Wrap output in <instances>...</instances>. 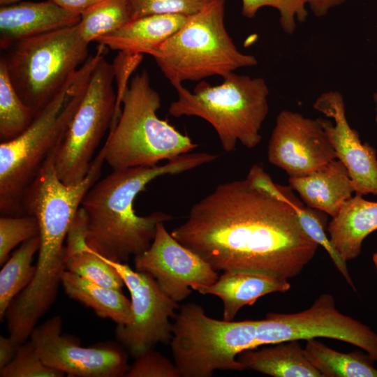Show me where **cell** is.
Wrapping results in <instances>:
<instances>
[{
	"label": "cell",
	"instance_id": "5b68a950",
	"mask_svg": "<svg viewBox=\"0 0 377 377\" xmlns=\"http://www.w3.org/2000/svg\"><path fill=\"white\" fill-rule=\"evenodd\" d=\"M219 85L200 81L193 91L175 86L177 99L168 112L175 117L195 116L216 131L223 149H235L237 141L252 149L260 142V131L269 112V90L262 77L232 72Z\"/></svg>",
	"mask_w": 377,
	"mask_h": 377
},
{
	"label": "cell",
	"instance_id": "d4e9b609",
	"mask_svg": "<svg viewBox=\"0 0 377 377\" xmlns=\"http://www.w3.org/2000/svg\"><path fill=\"white\" fill-rule=\"evenodd\" d=\"M40 236L31 238L15 251L0 272V319L5 318L6 312L12 300L33 280L36 265H32L35 253L40 247Z\"/></svg>",
	"mask_w": 377,
	"mask_h": 377
},
{
	"label": "cell",
	"instance_id": "d6986e66",
	"mask_svg": "<svg viewBox=\"0 0 377 377\" xmlns=\"http://www.w3.org/2000/svg\"><path fill=\"white\" fill-rule=\"evenodd\" d=\"M188 17L181 14L146 15L131 20L96 42L128 54H150L177 31Z\"/></svg>",
	"mask_w": 377,
	"mask_h": 377
},
{
	"label": "cell",
	"instance_id": "277c9868",
	"mask_svg": "<svg viewBox=\"0 0 377 377\" xmlns=\"http://www.w3.org/2000/svg\"><path fill=\"white\" fill-rule=\"evenodd\" d=\"M161 105L144 70L130 80L121 111L104 144L105 161L113 170L156 165L190 153L198 147L166 120L157 116Z\"/></svg>",
	"mask_w": 377,
	"mask_h": 377
},
{
	"label": "cell",
	"instance_id": "484cf974",
	"mask_svg": "<svg viewBox=\"0 0 377 377\" xmlns=\"http://www.w3.org/2000/svg\"><path fill=\"white\" fill-rule=\"evenodd\" d=\"M133 19L131 0H102L80 15L77 26L82 38L90 43L118 30Z\"/></svg>",
	"mask_w": 377,
	"mask_h": 377
},
{
	"label": "cell",
	"instance_id": "2e32d148",
	"mask_svg": "<svg viewBox=\"0 0 377 377\" xmlns=\"http://www.w3.org/2000/svg\"><path fill=\"white\" fill-rule=\"evenodd\" d=\"M80 14L51 0L23 1L0 8V48L12 43L77 24Z\"/></svg>",
	"mask_w": 377,
	"mask_h": 377
},
{
	"label": "cell",
	"instance_id": "836d02e7",
	"mask_svg": "<svg viewBox=\"0 0 377 377\" xmlns=\"http://www.w3.org/2000/svg\"><path fill=\"white\" fill-rule=\"evenodd\" d=\"M21 344L10 335L0 336V369L12 360Z\"/></svg>",
	"mask_w": 377,
	"mask_h": 377
},
{
	"label": "cell",
	"instance_id": "44dd1931",
	"mask_svg": "<svg viewBox=\"0 0 377 377\" xmlns=\"http://www.w3.org/2000/svg\"><path fill=\"white\" fill-rule=\"evenodd\" d=\"M86 221L81 208L66 237V270L103 286L122 289L124 283L117 271L85 242Z\"/></svg>",
	"mask_w": 377,
	"mask_h": 377
},
{
	"label": "cell",
	"instance_id": "9a60e30c",
	"mask_svg": "<svg viewBox=\"0 0 377 377\" xmlns=\"http://www.w3.org/2000/svg\"><path fill=\"white\" fill-rule=\"evenodd\" d=\"M313 108L326 117L323 124L335 151L336 158L347 168L355 195H377V157L376 149L362 143L358 133L350 127L341 94L330 91L320 94Z\"/></svg>",
	"mask_w": 377,
	"mask_h": 377
},
{
	"label": "cell",
	"instance_id": "83f0119b",
	"mask_svg": "<svg viewBox=\"0 0 377 377\" xmlns=\"http://www.w3.org/2000/svg\"><path fill=\"white\" fill-rule=\"evenodd\" d=\"M287 200L294 208L299 223L306 235L327 251L347 283L354 291H356V288L348 269L347 262L332 246L329 236L326 234L325 225L327 214L320 210L304 206V203L295 195L290 186L287 192Z\"/></svg>",
	"mask_w": 377,
	"mask_h": 377
},
{
	"label": "cell",
	"instance_id": "ffe728a7",
	"mask_svg": "<svg viewBox=\"0 0 377 377\" xmlns=\"http://www.w3.org/2000/svg\"><path fill=\"white\" fill-rule=\"evenodd\" d=\"M376 230L377 202L359 195L344 202L327 228L332 246L346 262L358 257L363 241Z\"/></svg>",
	"mask_w": 377,
	"mask_h": 377
},
{
	"label": "cell",
	"instance_id": "7402d4cb",
	"mask_svg": "<svg viewBox=\"0 0 377 377\" xmlns=\"http://www.w3.org/2000/svg\"><path fill=\"white\" fill-rule=\"evenodd\" d=\"M274 345L260 350H244L239 354L238 360L245 369L273 377H323L307 359L299 341Z\"/></svg>",
	"mask_w": 377,
	"mask_h": 377
},
{
	"label": "cell",
	"instance_id": "ba28073f",
	"mask_svg": "<svg viewBox=\"0 0 377 377\" xmlns=\"http://www.w3.org/2000/svg\"><path fill=\"white\" fill-rule=\"evenodd\" d=\"M174 319L170 345L180 376L209 377L216 370L245 369L237 357L255 348L259 320H216L193 302L182 305Z\"/></svg>",
	"mask_w": 377,
	"mask_h": 377
},
{
	"label": "cell",
	"instance_id": "8d00e7d4",
	"mask_svg": "<svg viewBox=\"0 0 377 377\" xmlns=\"http://www.w3.org/2000/svg\"><path fill=\"white\" fill-rule=\"evenodd\" d=\"M20 0H0L1 6H8L20 2Z\"/></svg>",
	"mask_w": 377,
	"mask_h": 377
},
{
	"label": "cell",
	"instance_id": "6da1fadb",
	"mask_svg": "<svg viewBox=\"0 0 377 377\" xmlns=\"http://www.w3.org/2000/svg\"><path fill=\"white\" fill-rule=\"evenodd\" d=\"M263 167L244 179L218 185L192 205L170 232L217 271L265 273L288 280L316 255L318 245L302 230L297 214Z\"/></svg>",
	"mask_w": 377,
	"mask_h": 377
},
{
	"label": "cell",
	"instance_id": "e0dca14e",
	"mask_svg": "<svg viewBox=\"0 0 377 377\" xmlns=\"http://www.w3.org/2000/svg\"><path fill=\"white\" fill-rule=\"evenodd\" d=\"M290 287L288 280L273 275L227 270L213 284L198 288L195 291L219 297L223 304V319L231 321L244 306H251L269 293L287 292Z\"/></svg>",
	"mask_w": 377,
	"mask_h": 377
},
{
	"label": "cell",
	"instance_id": "4dcf8cb0",
	"mask_svg": "<svg viewBox=\"0 0 377 377\" xmlns=\"http://www.w3.org/2000/svg\"><path fill=\"white\" fill-rule=\"evenodd\" d=\"M39 235V226L31 215L0 217V265L18 244Z\"/></svg>",
	"mask_w": 377,
	"mask_h": 377
},
{
	"label": "cell",
	"instance_id": "7a4b0ae2",
	"mask_svg": "<svg viewBox=\"0 0 377 377\" xmlns=\"http://www.w3.org/2000/svg\"><path fill=\"white\" fill-rule=\"evenodd\" d=\"M217 158V154L208 152H190L163 165L113 170L91 186L82 202L86 244L116 262L126 263L144 252L154 238L157 224L172 216L160 211L147 216L136 214L133 202L139 193L158 177L180 174Z\"/></svg>",
	"mask_w": 377,
	"mask_h": 377
},
{
	"label": "cell",
	"instance_id": "603a6c76",
	"mask_svg": "<svg viewBox=\"0 0 377 377\" xmlns=\"http://www.w3.org/2000/svg\"><path fill=\"white\" fill-rule=\"evenodd\" d=\"M61 284L69 297L91 309L98 316L117 325L130 323L131 302L121 290L101 286L66 270Z\"/></svg>",
	"mask_w": 377,
	"mask_h": 377
},
{
	"label": "cell",
	"instance_id": "f546056e",
	"mask_svg": "<svg viewBox=\"0 0 377 377\" xmlns=\"http://www.w3.org/2000/svg\"><path fill=\"white\" fill-rule=\"evenodd\" d=\"M242 14L251 19L258 11L265 6L276 9L279 13V22L283 31L292 34L297 22H304L308 16L305 0H242Z\"/></svg>",
	"mask_w": 377,
	"mask_h": 377
},
{
	"label": "cell",
	"instance_id": "cb8c5ba5",
	"mask_svg": "<svg viewBox=\"0 0 377 377\" xmlns=\"http://www.w3.org/2000/svg\"><path fill=\"white\" fill-rule=\"evenodd\" d=\"M304 350L323 377H377L375 360L368 353L339 352L315 339L307 340Z\"/></svg>",
	"mask_w": 377,
	"mask_h": 377
},
{
	"label": "cell",
	"instance_id": "7c38bea8",
	"mask_svg": "<svg viewBox=\"0 0 377 377\" xmlns=\"http://www.w3.org/2000/svg\"><path fill=\"white\" fill-rule=\"evenodd\" d=\"M62 320L55 316L36 326L30 335L47 367L78 377H121L129 369L124 348L114 343L83 347L73 337L62 334Z\"/></svg>",
	"mask_w": 377,
	"mask_h": 377
},
{
	"label": "cell",
	"instance_id": "ac0fdd59",
	"mask_svg": "<svg viewBox=\"0 0 377 377\" xmlns=\"http://www.w3.org/2000/svg\"><path fill=\"white\" fill-rule=\"evenodd\" d=\"M288 182L306 206L332 218L355 193L347 168L337 158L309 175L289 177Z\"/></svg>",
	"mask_w": 377,
	"mask_h": 377
},
{
	"label": "cell",
	"instance_id": "e575fe53",
	"mask_svg": "<svg viewBox=\"0 0 377 377\" xmlns=\"http://www.w3.org/2000/svg\"><path fill=\"white\" fill-rule=\"evenodd\" d=\"M346 0H305L306 6L316 17H323L332 8L337 7Z\"/></svg>",
	"mask_w": 377,
	"mask_h": 377
},
{
	"label": "cell",
	"instance_id": "d6a6232c",
	"mask_svg": "<svg viewBox=\"0 0 377 377\" xmlns=\"http://www.w3.org/2000/svg\"><path fill=\"white\" fill-rule=\"evenodd\" d=\"M125 376L180 377V374L175 363L153 348L135 357Z\"/></svg>",
	"mask_w": 377,
	"mask_h": 377
},
{
	"label": "cell",
	"instance_id": "f35d334b",
	"mask_svg": "<svg viewBox=\"0 0 377 377\" xmlns=\"http://www.w3.org/2000/svg\"><path fill=\"white\" fill-rule=\"evenodd\" d=\"M372 259L377 273V251L374 253Z\"/></svg>",
	"mask_w": 377,
	"mask_h": 377
},
{
	"label": "cell",
	"instance_id": "f1b7e54d",
	"mask_svg": "<svg viewBox=\"0 0 377 377\" xmlns=\"http://www.w3.org/2000/svg\"><path fill=\"white\" fill-rule=\"evenodd\" d=\"M64 374L47 367L30 340L22 343L12 360L0 369V377H62Z\"/></svg>",
	"mask_w": 377,
	"mask_h": 377
},
{
	"label": "cell",
	"instance_id": "3957f363",
	"mask_svg": "<svg viewBox=\"0 0 377 377\" xmlns=\"http://www.w3.org/2000/svg\"><path fill=\"white\" fill-rule=\"evenodd\" d=\"M95 65L94 59H87L22 134L1 142V216L24 214V195L62 140L86 93Z\"/></svg>",
	"mask_w": 377,
	"mask_h": 377
},
{
	"label": "cell",
	"instance_id": "9c48e42d",
	"mask_svg": "<svg viewBox=\"0 0 377 377\" xmlns=\"http://www.w3.org/2000/svg\"><path fill=\"white\" fill-rule=\"evenodd\" d=\"M114 68L103 55L91 72L86 93L68 128L53 153L59 178L75 184L88 174L94 153L115 115Z\"/></svg>",
	"mask_w": 377,
	"mask_h": 377
},
{
	"label": "cell",
	"instance_id": "74e56055",
	"mask_svg": "<svg viewBox=\"0 0 377 377\" xmlns=\"http://www.w3.org/2000/svg\"><path fill=\"white\" fill-rule=\"evenodd\" d=\"M373 99L375 103V110L376 112V121H377V91L374 94Z\"/></svg>",
	"mask_w": 377,
	"mask_h": 377
},
{
	"label": "cell",
	"instance_id": "4fadbf2b",
	"mask_svg": "<svg viewBox=\"0 0 377 377\" xmlns=\"http://www.w3.org/2000/svg\"><path fill=\"white\" fill-rule=\"evenodd\" d=\"M134 265L135 270L151 274L161 290L177 302L219 278L208 263L168 232L163 222L157 224L150 246L134 257Z\"/></svg>",
	"mask_w": 377,
	"mask_h": 377
},
{
	"label": "cell",
	"instance_id": "8992f818",
	"mask_svg": "<svg viewBox=\"0 0 377 377\" xmlns=\"http://www.w3.org/2000/svg\"><path fill=\"white\" fill-rule=\"evenodd\" d=\"M227 0H212L150 55L173 87L185 81L222 77L258 60L237 48L224 23Z\"/></svg>",
	"mask_w": 377,
	"mask_h": 377
},
{
	"label": "cell",
	"instance_id": "52a82bcc",
	"mask_svg": "<svg viewBox=\"0 0 377 377\" xmlns=\"http://www.w3.org/2000/svg\"><path fill=\"white\" fill-rule=\"evenodd\" d=\"M89 44L75 24L16 41L1 57L20 98L36 114L87 59Z\"/></svg>",
	"mask_w": 377,
	"mask_h": 377
},
{
	"label": "cell",
	"instance_id": "d590c367",
	"mask_svg": "<svg viewBox=\"0 0 377 377\" xmlns=\"http://www.w3.org/2000/svg\"><path fill=\"white\" fill-rule=\"evenodd\" d=\"M70 11L82 14L84 11L102 0H51Z\"/></svg>",
	"mask_w": 377,
	"mask_h": 377
},
{
	"label": "cell",
	"instance_id": "30bf717a",
	"mask_svg": "<svg viewBox=\"0 0 377 377\" xmlns=\"http://www.w3.org/2000/svg\"><path fill=\"white\" fill-rule=\"evenodd\" d=\"M325 337L357 346L377 360V334L366 325L341 313L334 297L320 295L297 313H269L259 320L255 348L292 340Z\"/></svg>",
	"mask_w": 377,
	"mask_h": 377
},
{
	"label": "cell",
	"instance_id": "8fae6325",
	"mask_svg": "<svg viewBox=\"0 0 377 377\" xmlns=\"http://www.w3.org/2000/svg\"><path fill=\"white\" fill-rule=\"evenodd\" d=\"M100 256L117 271L131 295V321L117 325L115 330L120 345L135 358L158 343L170 342L172 324L170 318L175 317L178 302L166 295L149 273Z\"/></svg>",
	"mask_w": 377,
	"mask_h": 377
},
{
	"label": "cell",
	"instance_id": "1f68e13d",
	"mask_svg": "<svg viewBox=\"0 0 377 377\" xmlns=\"http://www.w3.org/2000/svg\"><path fill=\"white\" fill-rule=\"evenodd\" d=\"M212 0H131L133 19L154 14L193 15Z\"/></svg>",
	"mask_w": 377,
	"mask_h": 377
},
{
	"label": "cell",
	"instance_id": "4316f807",
	"mask_svg": "<svg viewBox=\"0 0 377 377\" xmlns=\"http://www.w3.org/2000/svg\"><path fill=\"white\" fill-rule=\"evenodd\" d=\"M36 114L13 87L3 59L0 58V140H13L31 124Z\"/></svg>",
	"mask_w": 377,
	"mask_h": 377
},
{
	"label": "cell",
	"instance_id": "5bb4252c",
	"mask_svg": "<svg viewBox=\"0 0 377 377\" xmlns=\"http://www.w3.org/2000/svg\"><path fill=\"white\" fill-rule=\"evenodd\" d=\"M267 158L289 177L309 175L337 158L323 118L311 119L287 110L277 115L268 143Z\"/></svg>",
	"mask_w": 377,
	"mask_h": 377
}]
</instances>
